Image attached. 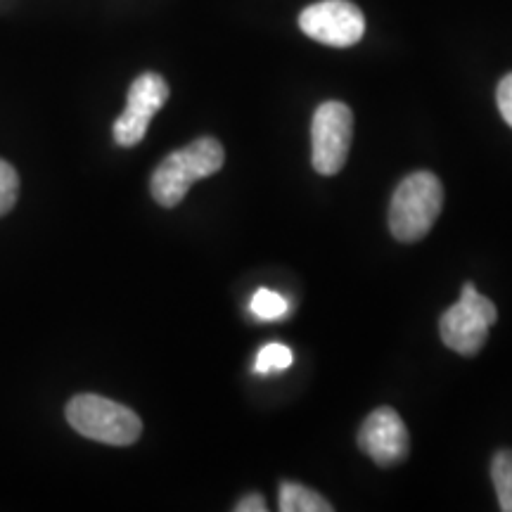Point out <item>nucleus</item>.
<instances>
[{"label":"nucleus","mask_w":512,"mask_h":512,"mask_svg":"<svg viewBox=\"0 0 512 512\" xmlns=\"http://www.w3.org/2000/svg\"><path fill=\"white\" fill-rule=\"evenodd\" d=\"M226 152L216 138H197L181 150L171 152L162 164L157 166L150 181V192L157 204L171 209L183 202L188 190L202 178L219 174Z\"/></svg>","instance_id":"nucleus-1"},{"label":"nucleus","mask_w":512,"mask_h":512,"mask_svg":"<svg viewBox=\"0 0 512 512\" xmlns=\"http://www.w3.org/2000/svg\"><path fill=\"white\" fill-rule=\"evenodd\" d=\"M444 209V188L430 171L406 176L394 190L389 207V230L399 242H418L430 233Z\"/></svg>","instance_id":"nucleus-2"},{"label":"nucleus","mask_w":512,"mask_h":512,"mask_svg":"<svg viewBox=\"0 0 512 512\" xmlns=\"http://www.w3.org/2000/svg\"><path fill=\"white\" fill-rule=\"evenodd\" d=\"M299 29L323 46L349 48L366 34V17L349 0H320L299 15Z\"/></svg>","instance_id":"nucleus-6"},{"label":"nucleus","mask_w":512,"mask_h":512,"mask_svg":"<svg viewBox=\"0 0 512 512\" xmlns=\"http://www.w3.org/2000/svg\"><path fill=\"white\" fill-rule=\"evenodd\" d=\"M491 482H494L498 508L512 512V451L501 448L491 460Z\"/></svg>","instance_id":"nucleus-10"},{"label":"nucleus","mask_w":512,"mask_h":512,"mask_svg":"<svg viewBox=\"0 0 512 512\" xmlns=\"http://www.w3.org/2000/svg\"><path fill=\"white\" fill-rule=\"evenodd\" d=\"M292 361H294V354L290 347H285V344H278V342H271L259 351V356H256V363H254V370L259 375L280 373V370L290 368Z\"/></svg>","instance_id":"nucleus-12"},{"label":"nucleus","mask_w":512,"mask_h":512,"mask_svg":"<svg viewBox=\"0 0 512 512\" xmlns=\"http://www.w3.org/2000/svg\"><path fill=\"white\" fill-rule=\"evenodd\" d=\"M19 195V176L12 166L0 159V216L15 207Z\"/></svg>","instance_id":"nucleus-13"},{"label":"nucleus","mask_w":512,"mask_h":512,"mask_svg":"<svg viewBox=\"0 0 512 512\" xmlns=\"http://www.w3.org/2000/svg\"><path fill=\"white\" fill-rule=\"evenodd\" d=\"M266 498L259 494H249L245 498H240L238 505H235V512H266Z\"/></svg>","instance_id":"nucleus-15"},{"label":"nucleus","mask_w":512,"mask_h":512,"mask_svg":"<svg viewBox=\"0 0 512 512\" xmlns=\"http://www.w3.org/2000/svg\"><path fill=\"white\" fill-rule=\"evenodd\" d=\"M496 102H498V112H501L505 124L512 128V74L503 76V81L498 83Z\"/></svg>","instance_id":"nucleus-14"},{"label":"nucleus","mask_w":512,"mask_h":512,"mask_svg":"<svg viewBox=\"0 0 512 512\" xmlns=\"http://www.w3.org/2000/svg\"><path fill=\"white\" fill-rule=\"evenodd\" d=\"M169 100V83L155 72L140 74L128 88L126 110L114 121V140L121 147H133L145 138L155 114Z\"/></svg>","instance_id":"nucleus-7"},{"label":"nucleus","mask_w":512,"mask_h":512,"mask_svg":"<svg viewBox=\"0 0 512 512\" xmlns=\"http://www.w3.org/2000/svg\"><path fill=\"white\" fill-rule=\"evenodd\" d=\"M408 430L401 415L389 406L375 408L358 432V448L380 467L401 463L408 456Z\"/></svg>","instance_id":"nucleus-8"},{"label":"nucleus","mask_w":512,"mask_h":512,"mask_svg":"<svg viewBox=\"0 0 512 512\" xmlns=\"http://www.w3.org/2000/svg\"><path fill=\"white\" fill-rule=\"evenodd\" d=\"M249 311L259 320H280L290 311V302H287L283 294L273 290H256Z\"/></svg>","instance_id":"nucleus-11"},{"label":"nucleus","mask_w":512,"mask_h":512,"mask_svg":"<svg viewBox=\"0 0 512 512\" xmlns=\"http://www.w3.org/2000/svg\"><path fill=\"white\" fill-rule=\"evenodd\" d=\"M278 508L283 512H332L328 498H323L316 491L306 489L297 482H285L280 486Z\"/></svg>","instance_id":"nucleus-9"},{"label":"nucleus","mask_w":512,"mask_h":512,"mask_svg":"<svg viewBox=\"0 0 512 512\" xmlns=\"http://www.w3.org/2000/svg\"><path fill=\"white\" fill-rule=\"evenodd\" d=\"M67 422L81 437L110 446H131L143 434V422L131 408L98 394H79L67 403Z\"/></svg>","instance_id":"nucleus-3"},{"label":"nucleus","mask_w":512,"mask_h":512,"mask_svg":"<svg viewBox=\"0 0 512 512\" xmlns=\"http://www.w3.org/2000/svg\"><path fill=\"white\" fill-rule=\"evenodd\" d=\"M496 320L498 311L494 302L479 294L475 285L467 283L458 302L446 309L439 320L441 342L460 356H475L482 351Z\"/></svg>","instance_id":"nucleus-4"},{"label":"nucleus","mask_w":512,"mask_h":512,"mask_svg":"<svg viewBox=\"0 0 512 512\" xmlns=\"http://www.w3.org/2000/svg\"><path fill=\"white\" fill-rule=\"evenodd\" d=\"M351 136H354V114L344 102L328 100L313 114L311 124V162L323 176H335L347 164Z\"/></svg>","instance_id":"nucleus-5"}]
</instances>
